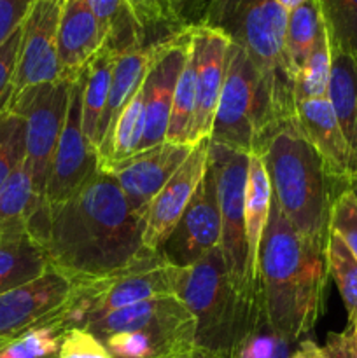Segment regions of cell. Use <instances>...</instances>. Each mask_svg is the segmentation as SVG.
Listing matches in <instances>:
<instances>
[{
  "instance_id": "1",
  "label": "cell",
  "mask_w": 357,
  "mask_h": 358,
  "mask_svg": "<svg viewBox=\"0 0 357 358\" xmlns=\"http://www.w3.org/2000/svg\"><path fill=\"white\" fill-rule=\"evenodd\" d=\"M146 213L135 212L112 175L97 173L66 201L41 203L28 233L56 271L74 283L94 282L119 271L144 250Z\"/></svg>"
},
{
  "instance_id": "2",
  "label": "cell",
  "mask_w": 357,
  "mask_h": 358,
  "mask_svg": "<svg viewBox=\"0 0 357 358\" xmlns=\"http://www.w3.org/2000/svg\"><path fill=\"white\" fill-rule=\"evenodd\" d=\"M326 243L301 236L272 199L259 248V292L273 327L300 343L324 311Z\"/></svg>"
},
{
  "instance_id": "3",
  "label": "cell",
  "mask_w": 357,
  "mask_h": 358,
  "mask_svg": "<svg viewBox=\"0 0 357 358\" xmlns=\"http://www.w3.org/2000/svg\"><path fill=\"white\" fill-rule=\"evenodd\" d=\"M261 157L272 185V199L303 238L328 243L329 213L340 191L321 157L298 126L286 119L262 147Z\"/></svg>"
},
{
  "instance_id": "4",
  "label": "cell",
  "mask_w": 357,
  "mask_h": 358,
  "mask_svg": "<svg viewBox=\"0 0 357 358\" xmlns=\"http://www.w3.org/2000/svg\"><path fill=\"white\" fill-rule=\"evenodd\" d=\"M287 14L275 0H210L198 23L223 31L247 52L280 119L296 115L294 73L286 52Z\"/></svg>"
},
{
  "instance_id": "5",
  "label": "cell",
  "mask_w": 357,
  "mask_h": 358,
  "mask_svg": "<svg viewBox=\"0 0 357 358\" xmlns=\"http://www.w3.org/2000/svg\"><path fill=\"white\" fill-rule=\"evenodd\" d=\"M177 297L195 317L196 348L230 358L247 327L254 299H244L231 285L220 247L181 269Z\"/></svg>"
},
{
  "instance_id": "6",
  "label": "cell",
  "mask_w": 357,
  "mask_h": 358,
  "mask_svg": "<svg viewBox=\"0 0 357 358\" xmlns=\"http://www.w3.org/2000/svg\"><path fill=\"white\" fill-rule=\"evenodd\" d=\"M282 121L254 63L231 42L210 142L259 156Z\"/></svg>"
},
{
  "instance_id": "7",
  "label": "cell",
  "mask_w": 357,
  "mask_h": 358,
  "mask_svg": "<svg viewBox=\"0 0 357 358\" xmlns=\"http://www.w3.org/2000/svg\"><path fill=\"white\" fill-rule=\"evenodd\" d=\"M209 164L216 178L217 203L220 212V252L231 285L244 299H254L248 276L247 236H245V185L248 154L210 142Z\"/></svg>"
},
{
  "instance_id": "8",
  "label": "cell",
  "mask_w": 357,
  "mask_h": 358,
  "mask_svg": "<svg viewBox=\"0 0 357 358\" xmlns=\"http://www.w3.org/2000/svg\"><path fill=\"white\" fill-rule=\"evenodd\" d=\"M74 83L59 79L56 83L28 87L16 94L7 107V110L16 112L24 119L27 163L38 201H44L51 161L65 124Z\"/></svg>"
},
{
  "instance_id": "9",
  "label": "cell",
  "mask_w": 357,
  "mask_h": 358,
  "mask_svg": "<svg viewBox=\"0 0 357 358\" xmlns=\"http://www.w3.org/2000/svg\"><path fill=\"white\" fill-rule=\"evenodd\" d=\"M181 269L168 264L158 252L144 248L135 261L119 271L94 282H86V287L94 297V310L90 322L108 311L121 310L132 304L156 297L177 296Z\"/></svg>"
},
{
  "instance_id": "10",
  "label": "cell",
  "mask_w": 357,
  "mask_h": 358,
  "mask_svg": "<svg viewBox=\"0 0 357 358\" xmlns=\"http://www.w3.org/2000/svg\"><path fill=\"white\" fill-rule=\"evenodd\" d=\"M191 27H188L174 37L150 45L149 65L144 77L146 122L136 152L160 145L167 138L174 91L191 51Z\"/></svg>"
},
{
  "instance_id": "11",
  "label": "cell",
  "mask_w": 357,
  "mask_h": 358,
  "mask_svg": "<svg viewBox=\"0 0 357 358\" xmlns=\"http://www.w3.org/2000/svg\"><path fill=\"white\" fill-rule=\"evenodd\" d=\"M98 171V152L83 131V86L72 84L69 112L51 161L44 203L58 205L72 198Z\"/></svg>"
},
{
  "instance_id": "12",
  "label": "cell",
  "mask_w": 357,
  "mask_h": 358,
  "mask_svg": "<svg viewBox=\"0 0 357 358\" xmlns=\"http://www.w3.org/2000/svg\"><path fill=\"white\" fill-rule=\"evenodd\" d=\"M65 0H35L23 21L10 100L21 91L62 79L58 24ZM9 100V101H10Z\"/></svg>"
},
{
  "instance_id": "13",
  "label": "cell",
  "mask_w": 357,
  "mask_h": 358,
  "mask_svg": "<svg viewBox=\"0 0 357 358\" xmlns=\"http://www.w3.org/2000/svg\"><path fill=\"white\" fill-rule=\"evenodd\" d=\"M76 283L55 268L38 278L0 294V341H9L41 325L62 320Z\"/></svg>"
},
{
  "instance_id": "14",
  "label": "cell",
  "mask_w": 357,
  "mask_h": 358,
  "mask_svg": "<svg viewBox=\"0 0 357 358\" xmlns=\"http://www.w3.org/2000/svg\"><path fill=\"white\" fill-rule=\"evenodd\" d=\"M220 247V212L210 164L177 227L158 254L175 268H189Z\"/></svg>"
},
{
  "instance_id": "15",
  "label": "cell",
  "mask_w": 357,
  "mask_h": 358,
  "mask_svg": "<svg viewBox=\"0 0 357 358\" xmlns=\"http://www.w3.org/2000/svg\"><path fill=\"white\" fill-rule=\"evenodd\" d=\"M192 55L196 65L195 112L189 128L188 145L210 140L214 117L219 105L224 77H226L227 52L231 41L216 28L205 24H192Z\"/></svg>"
},
{
  "instance_id": "16",
  "label": "cell",
  "mask_w": 357,
  "mask_h": 358,
  "mask_svg": "<svg viewBox=\"0 0 357 358\" xmlns=\"http://www.w3.org/2000/svg\"><path fill=\"white\" fill-rule=\"evenodd\" d=\"M191 150V145L163 142L126 159L105 164L100 170L114 177L135 212L146 213L154 196L174 177Z\"/></svg>"
},
{
  "instance_id": "17",
  "label": "cell",
  "mask_w": 357,
  "mask_h": 358,
  "mask_svg": "<svg viewBox=\"0 0 357 358\" xmlns=\"http://www.w3.org/2000/svg\"><path fill=\"white\" fill-rule=\"evenodd\" d=\"M209 149L210 140L192 147L188 159L149 203L146 210V226H144L142 236L144 248L150 252H160L172 231L177 227L178 220L184 215L192 194L209 168Z\"/></svg>"
},
{
  "instance_id": "18",
  "label": "cell",
  "mask_w": 357,
  "mask_h": 358,
  "mask_svg": "<svg viewBox=\"0 0 357 358\" xmlns=\"http://www.w3.org/2000/svg\"><path fill=\"white\" fill-rule=\"evenodd\" d=\"M296 121L304 138L321 157L324 170L340 192L357 177V163L343 136L328 96L296 103Z\"/></svg>"
},
{
  "instance_id": "19",
  "label": "cell",
  "mask_w": 357,
  "mask_h": 358,
  "mask_svg": "<svg viewBox=\"0 0 357 358\" xmlns=\"http://www.w3.org/2000/svg\"><path fill=\"white\" fill-rule=\"evenodd\" d=\"M105 44L100 23L86 0H65L58 24V59L62 79L77 80L84 66Z\"/></svg>"
},
{
  "instance_id": "20",
  "label": "cell",
  "mask_w": 357,
  "mask_h": 358,
  "mask_svg": "<svg viewBox=\"0 0 357 358\" xmlns=\"http://www.w3.org/2000/svg\"><path fill=\"white\" fill-rule=\"evenodd\" d=\"M196 324L195 317L177 296L156 297L132 304L121 310L108 311L97 320L88 324V331L104 341L107 336L118 332H133L142 329L158 327H182V325Z\"/></svg>"
},
{
  "instance_id": "21",
  "label": "cell",
  "mask_w": 357,
  "mask_h": 358,
  "mask_svg": "<svg viewBox=\"0 0 357 358\" xmlns=\"http://www.w3.org/2000/svg\"><path fill=\"white\" fill-rule=\"evenodd\" d=\"M196 324L118 332L104 339L112 358H174L196 348Z\"/></svg>"
},
{
  "instance_id": "22",
  "label": "cell",
  "mask_w": 357,
  "mask_h": 358,
  "mask_svg": "<svg viewBox=\"0 0 357 358\" xmlns=\"http://www.w3.org/2000/svg\"><path fill=\"white\" fill-rule=\"evenodd\" d=\"M272 185L261 157L248 156L247 185H245V236H247L248 276L259 290V248L270 217Z\"/></svg>"
},
{
  "instance_id": "23",
  "label": "cell",
  "mask_w": 357,
  "mask_h": 358,
  "mask_svg": "<svg viewBox=\"0 0 357 358\" xmlns=\"http://www.w3.org/2000/svg\"><path fill=\"white\" fill-rule=\"evenodd\" d=\"M150 45L147 48H135L130 51L115 55L114 69H112L111 87H108L107 107H105L104 119H102L100 135H98V149L102 143L111 136L115 121L121 115L122 108L126 107L140 84L146 77L147 65H149Z\"/></svg>"
},
{
  "instance_id": "24",
  "label": "cell",
  "mask_w": 357,
  "mask_h": 358,
  "mask_svg": "<svg viewBox=\"0 0 357 358\" xmlns=\"http://www.w3.org/2000/svg\"><path fill=\"white\" fill-rule=\"evenodd\" d=\"M115 52L104 44L100 51L90 59L80 72L83 86V131L88 142L98 152V135H100L102 119L107 107L108 87H111L112 69H114Z\"/></svg>"
},
{
  "instance_id": "25",
  "label": "cell",
  "mask_w": 357,
  "mask_h": 358,
  "mask_svg": "<svg viewBox=\"0 0 357 358\" xmlns=\"http://www.w3.org/2000/svg\"><path fill=\"white\" fill-rule=\"evenodd\" d=\"M328 101L357 163V62L336 49H331Z\"/></svg>"
},
{
  "instance_id": "26",
  "label": "cell",
  "mask_w": 357,
  "mask_h": 358,
  "mask_svg": "<svg viewBox=\"0 0 357 358\" xmlns=\"http://www.w3.org/2000/svg\"><path fill=\"white\" fill-rule=\"evenodd\" d=\"M49 268L48 254L30 233L0 238V294L38 278Z\"/></svg>"
},
{
  "instance_id": "27",
  "label": "cell",
  "mask_w": 357,
  "mask_h": 358,
  "mask_svg": "<svg viewBox=\"0 0 357 358\" xmlns=\"http://www.w3.org/2000/svg\"><path fill=\"white\" fill-rule=\"evenodd\" d=\"M86 3L100 23L105 44L115 55L149 45L130 0H86Z\"/></svg>"
},
{
  "instance_id": "28",
  "label": "cell",
  "mask_w": 357,
  "mask_h": 358,
  "mask_svg": "<svg viewBox=\"0 0 357 358\" xmlns=\"http://www.w3.org/2000/svg\"><path fill=\"white\" fill-rule=\"evenodd\" d=\"M41 203L34 192L31 171L24 157L0 189V238L28 233V219Z\"/></svg>"
},
{
  "instance_id": "29",
  "label": "cell",
  "mask_w": 357,
  "mask_h": 358,
  "mask_svg": "<svg viewBox=\"0 0 357 358\" xmlns=\"http://www.w3.org/2000/svg\"><path fill=\"white\" fill-rule=\"evenodd\" d=\"M294 341L280 334L266 315L261 292L254 297L247 327L230 358H289Z\"/></svg>"
},
{
  "instance_id": "30",
  "label": "cell",
  "mask_w": 357,
  "mask_h": 358,
  "mask_svg": "<svg viewBox=\"0 0 357 358\" xmlns=\"http://www.w3.org/2000/svg\"><path fill=\"white\" fill-rule=\"evenodd\" d=\"M324 30L326 24L318 0H304L301 6L289 10L286 27V52L294 76L304 65Z\"/></svg>"
},
{
  "instance_id": "31",
  "label": "cell",
  "mask_w": 357,
  "mask_h": 358,
  "mask_svg": "<svg viewBox=\"0 0 357 358\" xmlns=\"http://www.w3.org/2000/svg\"><path fill=\"white\" fill-rule=\"evenodd\" d=\"M326 257H328L329 275L335 280L345 304L346 317H349L346 329H354L357 325V259L345 241L331 229L326 243Z\"/></svg>"
},
{
  "instance_id": "32",
  "label": "cell",
  "mask_w": 357,
  "mask_h": 358,
  "mask_svg": "<svg viewBox=\"0 0 357 358\" xmlns=\"http://www.w3.org/2000/svg\"><path fill=\"white\" fill-rule=\"evenodd\" d=\"M329 77H331V44H329L328 30H324L304 65L294 76V103L328 96Z\"/></svg>"
},
{
  "instance_id": "33",
  "label": "cell",
  "mask_w": 357,
  "mask_h": 358,
  "mask_svg": "<svg viewBox=\"0 0 357 358\" xmlns=\"http://www.w3.org/2000/svg\"><path fill=\"white\" fill-rule=\"evenodd\" d=\"M195 86L196 65L191 44V51H189L188 59L184 63V69H182L181 76H178L177 86H175L174 91V101H172L170 121H168L167 138H164V142L184 143V145H188L189 128H191L192 112H195Z\"/></svg>"
},
{
  "instance_id": "34",
  "label": "cell",
  "mask_w": 357,
  "mask_h": 358,
  "mask_svg": "<svg viewBox=\"0 0 357 358\" xmlns=\"http://www.w3.org/2000/svg\"><path fill=\"white\" fill-rule=\"evenodd\" d=\"M66 331L63 320H56L9 341H0V358H56Z\"/></svg>"
},
{
  "instance_id": "35",
  "label": "cell",
  "mask_w": 357,
  "mask_h": 358,
  "mask_svg": "<svg viewBox=\"0 0 357 358\" xmlns=\"http://www.w3.org/2000/svg\"><path fill=\"white\" fill-rule=\"evenodd\" d=\"M331 49L357 62V0H318Z\"/></svg>"
},
{
  "instance_id": "36",
  "label": "cell",
  "mask_w": 357,
  "mask_h": 358,
  "mask_svg": "<svg viewBox=\"0 0 357 358\" xmlns=\"http://www.w3.org/2000/svg\"><path fill=\"white\" fill-rule=\"evenodd\" d=\"M27 157V126L13 110L0 112V189Z\"/></svg>"
},
{
  "instance_id": "37",
  "label": "cell",
  "mask_w": 357,
  "mask_h": 358,
  "mask_svg": "<svg viewBox=\"0 0 357 358\" xmlns=\"http://www.w3.org/2000/svg\"><path fill=\"white\" fill-rule=\"evenodd\" d=\"M139 23L146 31L147 44L154 45L174 37L184 28L178 27L168 13L164 0H130Z\"/></svg>"
},
{
  "instance_id": "38",
  "label": "cell",
  "mask_w": 357,
  "mask_h": 358,
  "mask_svg": "<svg viewBox=\"0 0 357 358\" xmlns=\"http://www.w3.org/2000/svg\"><path fill=\"white\" fill-rule=\"evenodd\" d=\"M329 229L335 231L357 259V198L350 189L340 192L331 205Z\"/></svg>"
},
{
  "instance_id": "39",
  "label": "cell",
  "mask_w": 357,
  "mask_h": 358,
  "mask_svg": "<svg viewBox=\"0 0 357 358\" xmlns=\"http://www.w3.org/2000/svg\"><path fill=\"white\" fill-rule=\"evenodd\" d=\"M56 358H112V355L88 329L74 327L63 334Z\"/></svg>"
},
{
  "instance_id": "40",
  "label": "cell",
  "mask_w": 357,
  "mask_h": 358,
  "mask_svg": "<svg viewBox=\"0 0 357 358\" xmlns=\"http://www.w3.org/2000/svg\"><path fill=\"white\" fill-rule=\"evenodd\" d=\"M23 23L0 44V110H7L13 93V79L20 56Z\"/></svg>"
},
{
  "instance_id": "41",
  "label": "cell",
  "mask_w": 357,
  "mask_h": 358,
  "mask_svg": "<svg viewBox=\"0 0 357 358\" xmlns=\"http://www.w3.org/2000/svg\"><path fill=\"white\" fill-rule=\"evenodd\" d=\"M35 0H0V44L21 27Z\"/></svg>"
},
{
  "instance_id": "42",
  "label": "cell",
  "mask_w": 357,
  "mask_h": 358,
  "mask_svg": "<svg viewBox=\"0 0 357 358\" xmlns=\"http://www.w3.org/2000/svg\"><path fill=\"white\" fill-rule=\"evenodd\" d=\"M210 0H164L168 13L182 28L198 24Z\"/></svg>"
},
{
  "instance_id": "43",
  "label": "cell",
  "mask_w": 357,
  "mask_h": 358,
  "mask_svg": "<svg viewBox=\"0 0 357 358\" xmlns=\"http://www.w3.org/2000/svg\"><path fill=\"white\" fill-rule=\"evenodd\" d=\"M326 358H357V338L352 329L331 332L324 345Z\"/></svg>"
},
{
  "instance_id": "44",
  "label": "cell",
  "mask_w": 357,
  "mask_h": 358,
  "mask_svg": "<svg viewBox=\"0 0 357 358\" xmlns=\"http://www.w3.org/2000/svg\"><path fill=\"white\" fill-rule=\"evenodd\" d=\"M289 358H326L324 350L312 339H303L298 343V348L290 353Z\"/></svg>"
},
{
  "instance_id": "45",
  "label": "cell",
  "mask_w": 357,
  "mask_h": 358,
  "mask_svg": "<svg viewBox=\"0 0 357 358\" xmlns=\"http://www.w3.org/2000/svg\"><path fill=\"white\" fill-rule=\"evenodd\" d=\"M175 358H224V357L216 355V353L205 352V350L195 348V350H191V352L184 353V355H178V357H175Z\"/></svg>"
},
{
  "instance_id": "46",
  "label": "cell",
  "mask_w": 357,
  "mask_h": 358,
  "mask_svg": "<svg viewBox=\"0 0 357 358\" xmlns=\"http://www.w3.org/2000/svg\"><path fill=\"white\" fill-rule=\"evenodd\" d=\"M275 2L280 3V6H282L286 10H293L294 7L301 6V3H303L304 0H275Z\"/></svg>"
},
{
  "instance_id": "47",
  "label": "cell",
  "mask_w": 357,
  "mask_h": 358,
  "mask_svg": "<svg viewBox=\"0 0 357 358\" xmlns=\"http://www.w3.org/2000/svg\"><path fill=\"white\" fill-rule=\"evenodd\" d=\"M349 189L354 192V196H356V198H357V177H354L352 180H350Z\"/></svg>"
},
{
  "instance_id": "48",
  "label": "cell",
  "mask_w": 357,
  "mask_h": 358,
  "mask_svg": "<svg viewBox=\"0 0 357 358\" xmlns=\"http://www.w3.org/2000/svg\"><path fill=\"white\" fill-rule=\"evenodd\" d=\"M352 331H354V334H356V338H357V325H356V327L352 329Z\"/></svg>"
},
{
  "instance_id": "49",
  "label": "cell",
  "mask_w": 357,
  "mask_h": 358,
  "mask_svg": "<svg viewBox=\"0 0 357 358\" xmlns=\"http://www.w3.org/2000/svg\"><path fill=\"white\" fill-rule=\"evenodd\" d=\"M0 112H4V110H0Z\"/></svg>"
}]
</instances>
